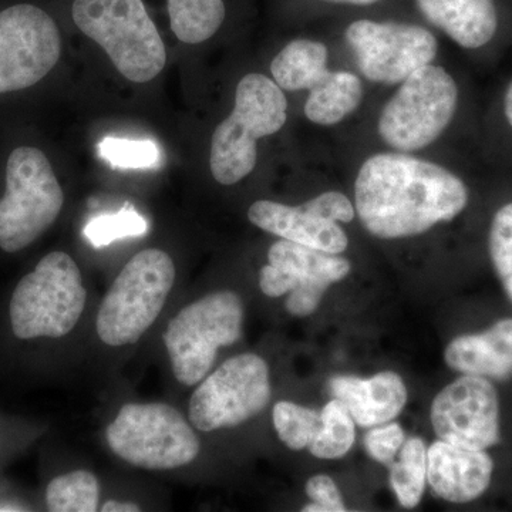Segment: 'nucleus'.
<instances>
[{
	"instance_id": "obj_15",
	"label": "nucleus",
	"mask_w": 512,
	"mask_h": 512,
	"mask_svg": "<svg viewBox=\"0 0 512 512\" xmlns=\"http://www.w3.org/2000/svg\"><path fill=\"white\" fill-rule=\"evenodd\" d=\"M494 468V458L487 450L458 447L443 440L427 448V483L448 503L478 500L493 483Z\"/></svg>"
},
{
	"instance_id": "obj_26",
	"label": "nucleus",
	"mask_w": 512,
	"mask_h": 512,
	"mask_svg": "<svg viewBox=\"0 0 512 512\" xmlns=\"http://www.w3.org/2000/svg\"><path fill=\"white\" fill-rule=\"evenodd\" d=\"M272 420L279 440L291 450L308 448L319 429L320 413L292 402L275 404Z\"/></svg>"
},
{
	"instance_id": "obj_33",
	"label": "nucleus",
	"mask_w": 512,
	"mask_h": 512,
	"mask_svg": "<svg viewBox=\"0 0 512 512\" xmlns=\"http://www.w3.org/2000/svg\"><path fill=\"white\" fill-rule=\"evenodd\" d=\"M103 512H138L141 508L137 504L127 503V501H106L100 508Z\"/></svg>"
},
{
	"instance_id": "obj_16",
	"label": "nucleus",
	"mask_w": 512,
	"mask_h": 512,
	"mask_svg": "<svg viewBox=\"0 0 512 512\" xmlns=\"http://www.w3.org/2000/svg\"><path fill=\"white\" fill-rule=\"evenodd\" d=\"M329 392L348 409L357 426L366 429L396 419L407 403V387L402 377L387 370L369 379L332 377Z\"/></svg>"
},
{
	"instance_id": "obj_34",
	"label": "nucleus",
	"mask_w": 512,
	"mask_h": 512,
	"mask_svg": "<svg viewBox=\"0 0 512 512\" xmlns=\"http://www.w3.org/2000/svg\"><path fill=\"white\" fill-rule=\"evenodd\" d=\"M504 113L505 119H507L508 124H510L512 128V82L510 83V86H508L507 92H505Z\"/></svg>"
},
{
	"instance_id": "obj_3",
	"label": "nucleus",
	"mask_w": 512,
	"mask_h": 512,
	"mask_svg": "<svg viewBox=\"0 0 512 512\" xmlns=\"http://www.w3.org/2000/svg\"><path fill=\"white\" fill-rule=\"evenodd\" d=\"M82 272L66 252H50L20 279L10 299L13 335L20 340L69 335L86 308Z\"/></svg>"
},
{
	"instance_id": "obj_6",
	"label": "nucleus",
	"mask_w": 512,
	"mask_h": 512,
	"mask_svg": "<svg viewBox=\"0 0 512 512\" xmlns=\"http://www.w3.org/2000/svg\"><path fill=\"white\" fill-rule=\"evenodd\" d=\"M244 303L235 292L210 293L181 309L164 332L175 379L195 386L210 373L218 350L242 336Z\"/></svg>"
},
{
	"instance_id": "obj_17",
	"label": "nucleus",
	"mask_w": 512,
	"mask_h": 512,
	"mask_svg": "<svg viewBox=\"0 0 512 512\" xmlns=\"http://www.w3.org/2000/svg\"><path fill=\"white\" fill-rule=\"evenodd\" d=\"M248 218L262 231L328 254H343L349 247L348 235L338 222L323 220L303 204L289 207L275 201H256L249 207Z\"/></svg>"
},
{
	"instance_id": "obj_25",
	"label": "nucleus",
	"mask_w": 512,
	"mask_h": 512,
	"mask_svg": "<svg viewBox=\"0 0 512 512\" xmlns=\"http://www.w3.org/2000/svg\"><path fill=\"white\" fill-rule=\"evenodd\" d=\"M47 510L94 512L100 507V485L90 471H73L53 478L46 490Z\"/></svg>"
},
{
	"instance_id": "obj_14",
	"label": "nucleus",
	"mask_w": 512,
	"mask_h": 512,
	"mask_svg": "<svg viewBox=\"0 0 512 512\" xmlns=\"http://www.w3.org/2000/svg\"><path fill=\"white\" fill-rule=\"evenodd\" d=\"M431 424L440 440L454 446L490 450L503 441L501 404L493 380L461 375L431 404Z\"/></svg>"
},
{
	"instance_id": "obj_35",
	"label": "nucleus",
	"mask_w": 512,
	"mask_h": 512,
	"mask_svg": "<svg viewBox=\"0 0 512 512\" xmlns=\"http://www.w3.org/2000/svg\"><path fill=\"white\" fill-rule=\"evenodd\" d=\"M325 2L345 3V5L366 6L372 5V3L379 2V0H325Z\"/></svg>"
},
{
	"instance_id": "obj_1",
	"label": "nucleus",
	"mask_w": 512,
	"mask_h": 512,
	"mask_svg": "<svg viewBox=\"0 0 512 512\" xmlns=\"http://www.w3.org/2000/svg\"><path fill=\"white\" fill-rule=\"evenodd\" d=\"M470 200L458 175L407 154L367 158L355 184L356 211L369 234L399 239L456 220Z\"/></svg>"
},
{
	"instance_id": "obj_30",
	"label": "nucleus",
	"mask_w": 512,
	"mask_h": 512,
	"mask_svg": "<svg viewBox=\"0 0 512 512\" xmlns=\"http://www.w3.org/2000/svg\"><path fill=\"white\" fill-rule=\"evenodd\" d=\"M406 436L397 423L380 424L366 434L365 448L369 456L380 464H392L402 448Z\"/></svg>"
},
{
	"instance_id": "obj_11",
	"label": "nucleus",
	"mask_w": 512,
	"mask_h": 512,
	"mask_svg": "<svg viewBox=\"0 0 512 512\" xmlns=\"http://www.w3.org/2000/svg\"><path fill=\"white\" fill-rule=\"evenodd\" d=\"M62 53L55 20L45 10L19 3L0 10V94L35 86Z\"/></svg>"
},
{
	"instance_id": "obj_8",
	"label": "nucleus",
	"mask_w": 512,
	"mask_h": 512,
	"mask_svg": "<svg viewBox=\"0 0 512 512\" xmlns=\"http://www.w3.org/2000/svg\"><path fill=\"white\" fill-rule=\"evenodd\" d=\"M64 194L52 164L35 147L12 151L6 165V192L0 200V248L22 251L59 217Z\"/></svg>"
},
{
	"instance_id": "obj_21",
	"label": "nucleus",
	"mask_w": 512,
	"mask_h": 512,
	"mask_svg": "<svg viewBox=\"0 0 512 512\" xmlns=\"http://www.w3.org/2000/svg\"><path fill=\"white\" fill-rule=\"evenodd\" d=\"M305 116L319 126H335L352 114L363 99L359 77L350 72H329L328 76L309 90Z\"/></svg>"
},
{
	"instance_id": "obj_5",
	"label": "nucleus",
	"mask_w": 512,
	"mask_h": 512,
	"mask_svg": "<svg viewBox=\"0 0 512 512\" xmlns=\"http://www.w3.org/2000/svg\"><path fill=\"white\" fill-rule=\"evenodd\" d=\"M72 15L130 82L147 83L163 72L167 52L143 0H74Z\"/></svg>"
},
{
	"instance_id": "obj_10",
	"label": "nucleus",
	"mask_w": 512,
	"mask_h": 512,
	"mask_svg": "<svg viewBox=\"0 0 512 512\" xmlns=\"http://www.w3.org/2000/svg\"><path fill=\"white\" fill-rule=\"evenodd\" d=\"M272 396L268 363L254 353L234 356L201 380L192 393V426L210 431L231 429L264 412Z\"/></svg>"
},
{
	"instance_id": "obj_32",
	"label": "nucleus",
	"mask_w": 512,
	"mask_h": 512,
	"mask_svg": "<svg viewBox=\"0 0 512 512\" xmlns=\"http://www.w3.org/2000/svg\"><path fill=\"white\" fill-rule=\"evenodd\" d=\"M303 207L323 220L345 222V224L353 221L356 215L352 202L345 194L338 191L323 192L313 200L305 202Z\"/></svg>"
},
{
	"instance_id": "obj_31",
	"label": "nucleus",
	"mask_w": 512,
	"mask_h": 512,
	"mask_svg": "<svg viewBox=\"0 0 512 512\" xmlns=\"http://www.w3.org/2000/svg\"><path fill=\"white\" fill-rule=\"evenodd\" d=\"M306 494L312 503L302 508L303 512H345L348 508L343 503L338 485L329 476L318 474L309 478L305 485Z\"/></svg>"
},
{
	"instance_id": "obj_7",
	"label": "nucleus",
	"mask_w": 512,
	"mask_h": 512,
	"mask_svg": "<svg viewBox=\"0 0 512 512\" xmlns=\"http://www.w3.org/2000/svg\"><path fill=\"white\" fill-rule=\"evenodd\" d=\"M110 450L130 466L150 471L191 464L200 440L183 414L165 403H128L106 430Z\"/></svg>"
},
{
	"instance_id": "obj_2",
	"label": "nucleus",
	"mask_w": 512,
	"mask_h": 512,
	"mask_svg": "<svg viewBox=\"0 0 512 512\" xmlns=\"http://www.w3.org/2000/svg\"><path fill=\"white\" fill-rule=\"evenodd\" d=\"M288 100L281 87L261 73L242 77L235 106L215 128L211 141L212 177L222 185H234L254 171L258 160L256 141L272 136L285 126Z\"/></svg>"
},
{
	"instance_id": "obj_19",
	"label": "nucleus",
	"mask_w": 512,
	"mask_h": 512,
	"mask_svg": "<svg viewBox=\"0 0 512 512\" xmlns=\"http://www.w3.org/2000/svg\"><path fill=\"white\" fill-rule=\"evenodd\" d=\"M431 25L464 49H480L497 33L494 0H416Z\"/></svg>"
},
{
	"instance_id": "obj_23",
	"label": "nucleus",
	"mask_w": 512,
	"mask_h": 512,
	"mask_svg": "<svg viewBox=\"0 0 512 512\" xmlns=\"http://www.w3.org/2000/svg\"><path fill=\"white\" fill-rule=\"evenodd\" d=\"M399 453L390 470V485L402 507L414 508L426 490L427 447L419 437H412L404 441Z\"/></svg>"
},
{
	"instance_id": "obj_27",
	"label": "nucleus",
	"mask_w": 512,
	"mask_h": 512,
	"mask_svg": "<svg viewBox=\"0 0 512 512\" xmlns=\"http://www.w3.org/2000/svg\"><path fill=\"white\" fill-rule=\"evenodd\" d=\"M488 251L495 274L512 302V201L494 214L488 234Z\"/></svg>"
},
{
	"instance_id": "obj_12",
	"label": "nucleus",
	"mask_w": 512,
	"mask_h": 512,
	"mask_svg": "<svg viewBox=\"0 0 512 512\" xmlns=\"http://www.w3.org/2000/svg\"><path fill=\"white\" fill-rule=\"evenodd\" d=\"M269 264L261 269L259 288L269 298L286 299V311L298 318L318 309L326 289L349 275L348 259L281 239L268 251Z\"/></svg>"
},
{
	"instance_id": "obj_18",
	"label": "nucleus",
	"mask_w": 512,
	"mask_h": 512,
	"mask_svg": "<svg viewBox=\"0 0 512 512\" xmlns=\"http://www.w3.org/2000/svg\"><path fill=\"white\" fill-rule=\"evenodd\" d=\"M444 360L460 375L493 382L512 379V318L497 320L481 332L457 336L448 343Z\"/></svg>"
},
{
	"instance_id": "obj_4",
	"label": "nucleus",
	"mask_w": 512,
	"mask_h": 512,
	"mask_svg": "<svg viewBox=\"0 0 512 512\" xmlns=\"http://www.w3.org/2000/svg\"><path fill=\"white\" fill-rule=\"evenodd\" d=\"M173 258L161 249L138 252L124 265L97 313V335L111 348L134 345L163 312L175 282Z\"/></svg>"
},
{
	"instance_id": "obj_9",
	"label": "nucleus",
	"mask_w": 512,
	"mask_h": 512,
	"mask_svg": "<svg viewBox=\"0 0 512 512\" xmlns=\"http://www.w3.org/2000/svg\"><path fill=\"white\" fill-rule=\"evenodd\" d=\"M457 103L456 80L443 67L427 64L403 80L387 101L377 131L394 150H421L446 131Z\"/></svg>"
},
{
	"instance_id": "obj_13",
	"label": "nucleus",
	"mask_w": 512,
	"mask_h": 512,
	"mask_svg": "<svg viewBox=\"0 0 512 512\" xmlns=\"http://www.w3.org/2000/svg\"><path fill=\"white\" fill-rule=\"evenodd\" d=\"M360 72L370 82L399 84L433 62L437 39L430 30L406 23L357 20L345 32Z\"/></svg>"
},
{
	"instance_id": "obj_22",
	"label": "nucleus",
	"mask_w": 512,
	"mask_h": 512,
	"mask_svg": "<svg viewBox=\"0 0 512 512\" xmlns=\"http://www.w3.org/2000/svg\"><path fill=\"white\" fill-rule=\"evenodd\" d=\"M171 29L187 43L198 45L211 39L224 23L225 5L222 0H167Z\"/></svg>"
},
{
	"instance_id": "obj_28",
	"label": "nucleus",
	"mask_w": 512,
	"mask_h": 512,
	"mask_svg": "<svg viewBox=\"0 0 512 512\" xmlns=\"http://www.w3.org/2000/svg\"><path fill=\"white\" fill-rule=\"evenodd\" d=\"M97 150L103 160L117 168H153L160 163V148L151 140L107 137Z\"/></svg>"
},
{
	"instance_id": "obj_20",
	"label": "nucleus",
	"mask_w": 512,
	"mask_h": 512,
	"mask_svg": "<svg viewBox=\"0 0 512 512\" xmlns=\"http://www.w3.org/2000/svg\"><path fill=\"white\" fill-rule=\"evenodd\" d=\"M328 56V47L323 43L309 39L292 40L272 60L275 83L288 92L312 90L330 72Z\"/></svg>"
},
{
	"instance_id": "obj_29",
	"label": "nucleus",
	"mask_w": 512,
	"mask_h": 512,
	"mask_svg": "<svg viewBox=\"0 0 512 512\" xmlns=\"http://www.w3.org/2000/svg\"><path fill=\"white\" fill-rule=\"evenodd\" d=\"M147 221L137 211L126 208L114 215L94 218L84 228V235L96 248L106 247L117 239L146 234Z\"/></svg>"
},
{
	"instance_id": "obj_24",
	"label": "nucleus",
	"mask_w": 512,
	"mask_h": 512,
	"mask_svg": "<svg viewBox=\"0 0 512 512\" xmlns=\"http://www.w3.org/2000/svg\"><path fill=\"white\" fill-rule=\"evenodd\" d=\"M355 420L338 399L330 400L320 412L319 429L309 451L322 460H338L349 453L355 443Z\"/></svg>"
}]
</instances>
